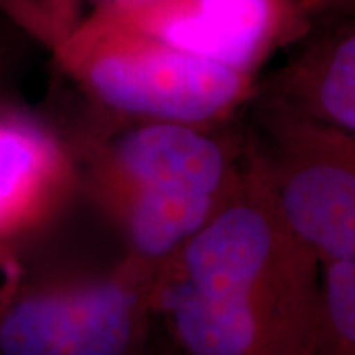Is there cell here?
I'll return each instance as SVG.
<instances>
[{"label": "cell", "mask_w": 355, "mask_h": 355, "mask_svg": "<svg viewBox=\"0 0 355 355\" xmlns=\"http://www.w3.org/2000/svg\"><path fill=\"white\" fill-rule=\"evenodd\" d=\"M89 12L253 77L316 28L302 0H119Z\"/></svg>", "instance_id": "cell-6"}, {"label": "cell", "mask_w": 355, "mask_h": 355, "mask_svg": "<svg viewBox=\"0 0 355 355\" xmlns=\"http://www.w3.org/2000/svg\"><path fill=\"white\" fill-rule=\"evenodd\" d=\"M302 4L314 22L322 18H343L355 14V0H302Z\"/></svg>", "instance_id": "cell-12"}, {"label": "cell", "mask_w": 355, "mask_h": 355, "mask_svg": "<svg viewBox=\"0 0 355 355\" xmlns=\"http://www.w3.org/2000/svg\"><path fill=\"white\" fill-rule=\"evenodd\" d=\"M30 2L32 0H0V14H4L12 24L20 26L30 10Z\"/></svg>", "instance_id": "cell-13"}, {"label": "cell", "mask_w": 355, "mask_h": 355, "mask_svg": "<svg viewBox=\"0 0 355 355\" xmlns=\"http://www.w3.org/2000/svg\"><path fill=\"white\" fill-rule=\"evenodd\" d=\"M79 186L76 154L58 130L0 99V241L34 235Z\"/></svg>", "instance_id": "cell-7"}, {"label": "cell", "mask_w": 355, "mask_h": 355, "mask_svg": "<svg viewBox=\"0 0 355 355\" xmlns=\"http://www.w3.org/2000/svg\"><path fill=\"white\" fill-rule=\"evenodd\" d=\"M44 48L81 93L116 121L225 125L259 93V77L168 46L99 12Z\"/></svg>", "instance_id": "cell-3"}, {"label": "cell", "mask_w": 355, "mask_h": 355, "mask_svg": "<svg viewBox=\"0 0 355 355\" xmlns=\"http://www.w3.org/2000/svg\"><path fill=\"white\" fill-rule=\"evenodd\" d=\"M249 132L291 229L320 263H355V135L257 93Z\"/></svg>", "instance_id": "cell-5"}, {"label": "cell", "mask_w": 355, "mask_h": 355, "mask_svg": "<svg viewBox=\"0 0 355 355\" xmlns=\"http://www.w3.org/2000/svg\"><path fill=\"white\" fill-rule=\"evenodd\" d=\"M24 275L26 268L16 247L10 243L0 241V310L12 298Z\"/></svg>", "instance_id": "cell-11"}, {"label": "cell", "mask_w": 355, "mask_h": 355, "mask_svg": "<svg viewBox=\"0 0 355 355\" xmlns=\"http://www.w3.org/2000/svg\"><path fill=\"white\" fill-rule=\"evenodd\" d=\"M322 263L249 180L154 275L153 308L178 355H300Z\"/></svg>", "instance_id": "cell-1"}, {"label": "cell", "mask_w": 355, "mask_h": 355, "mask_svg": "<svg viewBox=\"0 0 355 355\" xmlns=\"http://www.w3.org/2000/svg\"><path fill=\"white\" fill-rule=\"evenodd\" d=\"M227 125L114 119L69 142L79 186L123 231L128 257L160 268L233 198L249 135Z\"/></svg>", "instance_id": "cell-2"}, {"label": "cell", "mask_w": 355, "mask_h": 355, "mask_svg": "<svg viewBox=\"0 0 355 355\" xmlns=\"http://www.w3.org/2000/svg\"><path fill=\"white\" fill-rule=\"evenodd\" d=\"M119 0H32V14L24 32L46 46L93 8Z\"/></svg>", "instance_id": "cell-10"}, {"label": "cell", "mask_w": 355, "mask_h": 355, "mask_svg": "<svg viewBox=\"0 0 355 355\" xmlns=\"http://www.w3.org/2000/svg\"><path fill=\"white\" fill-rule=\"evenodd\" d=\"M259 93L318 123L355 135V14L304 38Z\"/></svg>", "instance_id": "cell-8"}, {"label": "cell", "mask_w": 355, "mask_h": 355, "mask_svg": "<svg viewBox=\"0 0 355 355\" xmlns=\"http://www.w3.org/2000/svg\"><path fill=\"white\" fill-rule=\"evenodd\" d=\"M154 270L125 257L109 272L32 280L0 310V355H146Z\"/></svg>", "instance_id": "cell-4"}, {"label": "cell", "mask_w": 355, "mask_h": 355, "mask_svg": "<svg viewBox=\"0 0 355 355\" xmlns=\"http://www.w3.org/2000/svg\"><path fill=\"white\" fill-rule=\"evenodd\" d=\"M300 355H355V263H322L316 312Z\"/></svg>", "instance_id": "cell-9"}]
</instances>
